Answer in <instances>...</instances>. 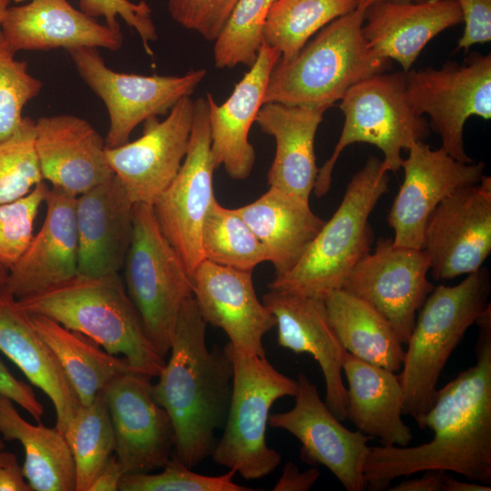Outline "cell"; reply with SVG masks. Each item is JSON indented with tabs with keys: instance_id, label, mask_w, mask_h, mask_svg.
<instances>
[{
	"instance_id": "cell-41",
	"label": "cell",
	"mask_w": 491,
	"mask_h": 491,
	"mask_svg": "<svg viewBox=\"0 0 491 491\" xmlns=\"http://www.w3.org/2000/svg\"><path fill=\"white\" fill-rule=\"evenodd\" d=\"M49 187L45 181L26 195L0 204V265L10 270L28 247L34 224Z\"/></svg>"
},
{
	"instance_id": "cell-35",
	"label": "cell",
	"mask_w": 491,
	"mask_h": 491,
	"mask_svg": "<svg viewBox=\"0 0 491 491\" xmlns=\"http://www.w3.org/2000/svg\"><path fill=\"white\" fill-rule=\"evenodd\" d=\"M201 246L204 259L241 271L253 272L267 261L264 246L236 208L223 206L215 197L203 224Z\"/></svg>"
},
{
	"instance_id": "cell-31",
	"label": "cell",
	"mask_w": 491,
	"mask_h": 491,
	"mask_svg": "<svg viewBox=\"0 0 491 491\" xmlns=\"http://www.w3.org/2000/svg\"><path fill=\"white\" fill-rule=\"evenodd\" d=\"M0 436L22 445L23 472L32 491H75V462L65 435L56 426L30 424L1 395Z\"/></svg>"
},
{
	"instance_id": "cell-34",
	"label": "cell",
	"mask_w": 491,
	"mask_h": 491,
	"mask_svg": "<svg viewBox=\"0 0 491 491\" xmlns=\"http://www.w3.org/2000/svg\"><path fill=\"white\" fill-rule=\"evenodd\" d=\"M357 8V0H276L266 17L264 42L294 58L310 38L335 19Z\"/></svg>"
},
{
	"instance_id": "cell-52",
	"label": "cell",
	"mask_w": 491,
	"mask_h": 491,
	"mask_svg": "<svg viewBox=\"0 0 491 491\" xmlns=\"http://www.w3.org/2000/svg\"><path fill=\"white\" fill-rule=\"evenodd\" d=\"M9 270L0 265V286L5 285L8 276Z\"/></svg>"
},
{
	"instance_id": "cell-50",
	"label": "cell",
	"mask_w": 491,
	"mask_h": 491,
	"mask_svg": "<svg viewBox=\"0 0 491 491\" xmlns=\"http://www.w3.org/2000/svg\"><path fill=\"white\" fill-rule=\"evenodd\" d=\"M490 485L481 484L473 481H459L454 476L445 473L443 478L442 491H490Z\"/></svg>"
},
{
	"instance_id": "cell-25",
	"label": "cell",
	"mask_w": 491,
	"mask_h": 491,
	"mask_svg": "<svg viewBox=\"0 0 491 491\" xmlns=\"http://www.w3.org/2000/svg\"><path fill=\"white\" fill-rule=\"evenodd\" d=\"M75 197L59 187L49 188L43 225L5 284L17 300L77 276Z\"/></svg>"
},
{
	"instance_id": "cell-39",
	"label": "cell",
	"mask_w": 491,
	"mask_h": 491,
	"mask_svg": "<svg viewBox=\"0 0 491 491\" xmlns=\"http://www.w3.org/2000/svg\"><path fill=\"white\" fill-rule=\"evenodd\" d=\"M0 30V142L21 125L25 105L41 92L42 82L28 72V64L15 58Z\"/></svg>"
},
{
	"instance_id": "cell-9",
	"label": "cell",
	"mask_w": 491,
	"mask_h": 491,
	"mask_svg": "<svg viewBox=\"0 0 491 491\" xmlns=\"http://www.w3.org/2000/svg\"><path fill=\"white\" fill-rule=\"evenodd\" d=\"M123 269L126 292L144 328L165 357L183 304L193 296V283L150 205H134L133 238Z\"/></svg>"
},
{
	"instance_id": "cell-6",
	"label": "cell",
	"mask_w": 491,
	"mask_h": 491,
	"mask_svg": "<svg viewBox=\"0 0 491 491\" xmlns=\"http://www.w3.org/2000/svg\"><path fill=\"white\" fill-rule=\"evenodd\" d=\"M490 274L482 266L452 286H435L419 309L398 378L404 414L421 429L436 396L440 374L467 329L490 305Z\"/></svg>"
},
{
	"instance_id": "cell-2",
	"label": "cell",
	"mask_w": 491,
	"mask_h": 491,
	"mask_svg": "<svg viewBox=\"0 0 491 491\" xmlns=\"http://www.w3.org/2000/svg\"><path fill=\"white\" fill-rule=\"evenodd\" d=\"M206 325L195 298L188 297L178 316L170 357L152 385L173 424L174 456L192 469L212 455L215 431L225 425L232 395V360L225 347H207Z\"/></svg>"
},
{
	"instance_id": "cell-30",
	"label": "cell",
	"mask_w": 491,
	"mask_h": 491,
	"mask_svg": "<svg viewBox=\"0 0 491 491\" xmlns=\"http://www.w3.org/2000/svg\"><path fill=\"white\" fill-rule=\"evenodd\" d=\"M236 210L264 246L275 276L297 264L325 224L309 202L275 187Z\"/></svg>"
},
{
	"instance_id": "cell-27",
	"label": "cell",
	"mask_w": 491,
	"mask_h": 491,
	"mask_svg": "<svg viewBox=\"0 0 491 491\" xmlns=\"http://www.w3.org/2000/svg\"><path fill=\"white\" fill-rule=\"evenodd\" d=\"M0 350L51 400L55 426L65 435L81 406L57 357L34 327L30 315L0 286Z\"/></svg>"
},
{
	"instance_id": "cell-7",
	"label": "cell",
	"mask_w": 491,
	"mask_h": 491,
	"mask_svg": "<svg viewBox=\"0 0 491 491\" xmlns=\"http://www.w3.org/2000/svg\"><path fill=\"white\" fill-rule=\"evenodd\" d=\"M225 349L233 364L232 395L224 433L211 456L245 479H259L282 460L266 441L270 409L280 397L295 396L297 382L280 373L266 356L246 353L229 342Z\"/></svg>"
},
{
	"instance_id": "cell-12",
	"label": "cell",
	"mask_w": 491,
	"mask_h": 491,
	"mask_svg": "<svg viewBox=\"0 0 491 491\" xmlns=\"http://www.w3.org/2000/svg\"><path fill=\"white\" fill-rule=\"evenodd\" d=\"M215 168L211 152L208 104L205 97H198L194 101L191 135L182 165L152 205L161 231L191 277L204 260L201 233L215 198L213 174Z\"/></svg>"
},
{
	"instance_id": "cell-49",
	"label": "cell",
	"mask_w": 491,
	"mask_h": 491,
	"mask_svg": "<svg viewBox=\"0 0 491 491\" xmlns=\"http://www.w3.org/2000/svg\"><path fill=\"white\" fill-rule=\"evenodd\" d=\"M413 479H405L388 488L391 491H442L443 478L446 472L430 470Z\"/></svg>"
},
{
	"instance_id": "cell-16",
	"label": "cell",
	"mask_w": 491,
	"mask_h": 491,
	"mask_svg": "<svg viewBox=\"0 0 491 491\" xmlns=\"http://www.w3.org/2000/svg\"><path fill=\"white\" fill-rule=\"evenodd\" d=\"M193 117L194 100L184 97L164 120H145L136 140L105 149L111 170L134 205H153L174 180L187 152Z\"/></svg>"
},
{
	"instance_id": "cell-14",
	"label": "cell",
	"mask_w": 491,
	"mask_h": 491,
	"mask_svg": "<svg viewBox=\"0 0 491 491\" xmlns=\"http://www.w3.org/2000/svg\"><path fill=\"white\" fill-rule=\"evenodd\" d=\"M422 249L435 280L479 270L491 253V177L449 195L430 215Z\"/></svg>"
},
{
	"instance_id": "cell-11",
	"label": "cell",
	"mask_w": 491,
	"mask_h": 491,
	"mask_svg": "<svg viewBox=\"0 0 491 491\" xmlns=\"http://www.w3.org/2000/svg\"><path fill=\"white\" fill-rule=\"evenodd\" d=\"M67 53L80 77L106 107V148L127 143L134 129L145 120L167 115L182 98L194 93L206 75L203 68L183 75L119 73L106 65L96 48L76 47Z\"/></svg>"
},
{
	"instance_id": "cell-4",
	"label": "cell",
	"mask_w": 491,
	"mask_h": 491,
	"mask_svg": "<svg viewBox=\"0 0 491 491\" xmlns=\"http://www.w3.org/2000/svg\"><path fill=\"white\" fill-rule=\"evenodd\" d=\"M388 184L389 172L382 160L370 156L297 264L275 276L269 290L324 299L330 291L342 288L354 266L371 252L374 234L369 217L388 192Z\"/></svg>"
},
{
	"instance_id": "cell-29",
	"label": "cell",
	"mask_w": 491,
	"mask_h": 491,
	"mask_svg": "<svg viewBox=\"0 0 491 491\" xmlns=\"http://www.w3.org/2000/svg\"><path fill=\"white\" fill-rule=\"evenodd\" d=\"M343 373L347 382L346 418L383 446H408L413 435L402 418L404 396L398 375L346 351Z\"/></svg>"
},
{
	"instance_id": "cell-36",
	"label": "cell",
	"mask_w": 491,
	"mask_h": 491,
	"mask_svg": "<svg viewBox=\"0 0 491 491\" xmlns=\"http://www.w3.org/2000/svg\"><path fill=\"white\" fill-rule=\"evenodd\" d=\"M65 436L75 468V491H88L115 448L114 428L104 392L81 405Z\"/></svg>"
},
{
	"instance_id": "cell-28",
	"label": "cell",
	"mask_w": 491,
	"mask_h": 491,
	"mask_svg": "<svg viewBox=\"0 0 491 491\" xmlns=\"http://www.w3.org/2000/svg\"><path fill=\"white\" fill-rule=\"evenodd\" d=\"M326 110L323 106L280 103L262 105L256 122L276 141V154L267 174L269 187L309 202L318 173L315 137Z\"/></svg>"
},
{
	"instance_id": "cell-8",
	"label": "cell",
	"mask_w": 491,
	"mask_h": 491,
	"mask_svg": "<svg viewBox=\"0 0 491 491\" xmlns=\"http://www.w3.org/2000/svg\"><path fill=\"white\" fill-rule=\"evenodd\" d=\"M345 115L340 137L330 157L318 168L313 192L322 197L330 189L341 153L355 143L376 146L384 155V167L396 173L402 151L429 135V123L417 115L407 97L405 73H379L350 87L340 99Z\"/></svg>"
},
{
	"instance_id": "cell-42",
	"label": "cell",
	"mask_w": 491,
	"mask_h": 491,
	"mask_svg": "<svg viewBox=\"0 0 491 491\" xmlns=\"http://www.w3.org/2000/svg\"><path fill=\"white\" fill-rule=\"evenodd\" d=\"M80 10L91 17H104L105 25L114 29H121L118 17L135 29L140 36L144 49L153 55L150 42L157 40V32L152 18L150 5L142 0H79Z\"/></svg>"
},
{
	"instance_id": "cell-23",
	"label": "cell",
	"mask_w": 491,
	"mask_h": 491,
	"mask_svg": "<svg viewBox=\"0 0 491 491\" xmlns=\"http://www.w3.org/2000/svg\"><path fill=\"white\" fill-rule=\"evenodd\" d=\"M279 59L280 54L263 42L255 63L223 104L218 105L210 93L205 95L213 159L234 180L246 179L253 170L256 152L248 135Z\"/></svg>"
},
{
	"instance_id": "cell-18",
	"label": "cell",
	"mask_w": 491,
	"mask_h": 491,
	"mask_svg": "<svg viewBox=\"0 0 491 491\" xmlns=\"http://www.w3.org/2000/svg\"><path fill=\"white\" fill-rule=\"evenodd\" d=\"M402 162L404 181L387 215L394 245L422 248L426 223L436 206L456 190L478 183L483 162L464 163L441 147L416 142Z\"/></svg>"
},
{
	"instance_id": "cell-3",
	"label": "cell",
	"mask_w": 491,
	"mask_h": 491,
	"mask_svg": "<svg viewBox=\"0 0 491 491\" xmlns=\"http://www.w3.org/2000/svg\"><path fill=\"white\" fill-rule=\"evenodd\" d=\"M30 315L47 316L79 332L129 366L151 378L165 359L148 337L119 274L103 277L76 276L33 296L18 299Z\"/></svg>"
},
{
	"instance_id": "cell-22",
	"label": "cell",
	"mask_w": 491,
	"mask_h": 491,
	"mask_svg": "<svg viewBox=\"0 0 491 491\" xmlns=\"http://www.w3.org/2000/svg\"><path fill=\"white\" fill-rule=\"evenodd\" d=\"M35 147L44 181L77 196L110 179L105 142L85 119L73 115L35 121Z\"/></svg>"
},
{
	"instance_id": "cell-5",
	"label": "cell",
	"mask_w": 491,
	"mask_h": 491,
	"mask_svg": "<svg viewBox=\"0 0 491 491\" xmlns=\"http://www.w3.org/2000/svg\"><path fill=\"white\" fill-rule=\"evenodd\" d=\"M365 10L340 16L316 33L291 60L274 66L265 103L327 109L358 82L383 73L389 60L376 55L363 33Z\"/></svg>"
},
{
	"instance_id": "cell-43",
	"label": "cell",
	"mask_w": 491,
	"mask_h": 491,
	"mask_svg": "<svg viewBox=\"0 0 491 491\" xmlns=\"http://www.w3.org/2000/svg\"><path fill=\"white\" fill-rule=\"evenodd\" d=\"M238 0H168L171 18L182 27L215 42Z\"/></svg>"
},
{
	"instance_id": "cell-44",
	"label": "cell",
	"mask_w": 491,
	"mask_h": 491,
	"mask_svg": "<svg viewBox=\"0 0 491 491\" xmlns=\"http://www.w3.org/2000/svg\"><path fill=\"white\" fill-rule=\"evenodd\" d=\"M465 21L456 50H467L474 45L491 40V0H456Z\"/></svg>"
},
{
	"instance_id": "cell-19",
	"label": "cell",
	"mask_w": 491,
	"mask_h": 491,
	"mask_svg": "<svg viewBox=\"0 0 491 491\" xmlns=\"http://www.w3.org/2000/svg\"><path fill=\"white\" fill-rule=\"evenodd\" d=\"M192 283L193 297L205 321L225 331L233 346L266 356L263 337L276 326V318L258 300L252 272L204 259Z\"/></svg>"
},
{
	"instance_id": "cell-24",
	"label": "cell",
	"mask_w": 491,
	"mask_h": 491,
	"mask_svg": "<svg viewBox=\"0 0 491 491\" xmlns=\"http://www.w3.org/2000/svg\"><path fill=\"white\" fill-rule=\"evenodd\" d=\"M0 30L15 53L76 47L115 51L124 41L121 29L98 23L67 0H31L7 6Z\"/></svg>"
},
{
	"instance_id": "cell-13",
	"label": "cell",
	"mask_w": 491,
	"mask_h": 491,
	"mask_svg": "<svg viewBox=\"0 0 491 491\" xmlns=\"http://www.w3.org/2000/svg\"><path fill=\"white\" fill-rule=\"evenodd\" d=\"M429 270L422 248L380 238L374 252L354 266L342 288L378 311L406 345L419 309L435 287L427 278Z\"/></svg>"
},
{
	"instance_id": "cell-21",
	"label": "cell",
	"mask_w": 491,
	"mask_h": 491,
	"mask_svg": "<svg viewBox=\"0 0 491 491\" xmlns=\"http://www.w3.org/2000/svg\"><path fill=\"white\" fill-rule=\"evenodd\" d=\"M77 276L119 274L131 246L134 204L116 175L75 197Z\"/></svg>"
},
{
	"instance_id": "cell-46",
	"label": "cell",
	"mask_w": 491,
	"mask_h": 491,
	"mask_svg": "<svg viewBox=\"0 0 491 491\" xmlns=\"http://www.w3.org/2000/svg\"><path fill=\"white\" fill-rule=\"evenodd\" d=\"M320 476L319 470L312 466L306 471H300L297 466L289 461L283 469L274 491H307Z\"/></svg>"
},
{
	"instance_id": "cell-48",
	"label": "cell",
	"mask_w": 491,
	"mask_h": 491,
	"mask_svg": "<svg viewBox=\"0 0 491 491\" xmlns=\"http://www.w3.org/2000/svg\"><path fill=\"white\" fill-rule=\"evenodd\" d=\"M124 475L125 472L115 454L112 455L91 484L88 491H116Z\"/></svg>"
},
{
	"instance_id": "cell-47",
	"label": "cell",
	"mask_w": 491,
	"mask_h": 491,
	"mask_svg": "<svg viewBox=\"0 0 491 491\" xmlns=\"http://www.w3.org/2000/svg\"><path fill=\"white\" fill-rule=\"evenodd\" d=\"M0 491H32L15 456L0 450Z\"/></svg>"
},
{
	"instance_id": "cell-20",
	"label": "cell",
	"mask_w": 491,
	"mask_h": 491,
	"mask_svg": "<svg viewBox=\"0 0 491 491\" xmlns=\"http://www.w3.org/2000/svg\"><path fill=\"white\" fill-rule=\"evenodd\" d=\"M263 303L276 318L278 346L315 358L325 379V403L339 420L346 419V387L342 377L346 350L333 329L324 299L269 290Z\"/></svg>"
},
{
	"instance_id": "cell-53",
	"label": "cell",
	"mask_w": 491,
	"mask_h": 491,
	"mask_svg": "<svg viewBox=\"0 0 491 491\" xmlns=\"http://www.w3.org/2000/svg\"><path fill=\"white\" fill-rule=\"evenodd\" d=\"M10 0H0V23L5 10L9 6Z\"/></svg>"
},
{
	"instance_id": "cell-45",
	"label": "cell",
	"mask_w": 491,
	"mask_h": 491,
	"mask_svg": "<svg viewBox=\"0 0 491 491\" xmlns=\"http://www.w3.org/2000/svg\"><path fill=\"white\" fill-rule=\"evenodd\" d=\"M0 395L8 397L26 410L37 422L44 415V406L30 386L15 378L0 360Z\"/></svg>"
},
{
	"instance_id": "cell-1",
	"label": "cell",
	"mask_w": 491,
	"mask_h": 491,
	"mask_svg": "<svg viewBox=\"0 0 491 491\" xmlns=\"http://www.w3.org/2000/svg\"><path fill=\"white\" fill-rule=\"evenodd\" d=\"M476 362L436 392L424 419L432 439L415 446H370L364 466L366 489L439 470L491 483V305L477 319Z\"/></svg>"
},
{
	"instance_id": "cell-17",
	"label": "cell",
	"mask_w": 491,
	"mask_h": 491,
	"mask_svg": "<svg viewBox=\"0 0 491 491\" xmlns=\"http://www.w3.org/2000/svg\"><path fill=\"white\" fill-rule=\"evenodd\" d=\"M151 379L128 371L116 376L104 392L114 428L115 453L125 474L161 469L175 448L172 421L155 400Z\"/></svg>"
},
{
	"instance_id": "cell-10",
	"label": "cell",
	"mask_w": 491,
	"mask_h": 491,
	"mask_svg": "<svg viewBox=\"0 0 491 491\" xmlns=\"http://www.w3.org/2000/svg\"><path fill=\"white\" fill-rule=\"evenodd\" d=\"M406 89L414 111L429 116L441 148L464 163V127L471 116L491 118V55L474 53L461 65L447 63L405 73Z\"/></svg>"
},
{
	"instance_id": "cell-32",
	"label": "cell",
	"mask_w": 491,
	"mask_h": 491,
	"mask_svg": "<svg viewBox=\"0 0 491 491\" xmlns=\"http://www.w3.org/2000/svg\"><path fill=\"white\" fill-rule=\"evenodd\" d=\"M324 303L333 329L346 352L391 372L401 370L403 344L378 311L343 288L327 293Z\"/></svg>"
},
{
	"instance_id": "cell-40",
	"label": "cell",
	"mask_w": 491,
	"mask_h": 491,
	"mask_svg": "<svg viewBox=\"0 0 491 491\" xmlns=\"http://www.w3.org/2000/svg\"><path fill=\"white\" fill-rule=\"evenodd\" d=\"M157 474H125L119 483L121 491H252L234 482L235 472L205 476L192 471L174 455Z\"/></svg>"
},
{
	"instance_id": "cell-33",
	"label": "cell",
	"mask_w": 491,
	"mask_h": 491,
	"mask_svg": "<svg viewBox=\"0 0 491 491\" xmlns=\"http://www.w3.org/2000/svg\"><path fill=\"white\" fill-rule=\"evenodd\" d=\"M30 317L57 357L81 405L92 403L119 375L134 371L123 356L109 354L88 336L42 315Z\"/></svg>"
},
{
	"instance_id": "cell-54",
	"label": "cell",
	"mask_w": 491,
	"mask_h": 491,
	"mask_svg": "<svg viewBox=\"0 0 491 491\" xmlns=\"http://www.w3.org/2000/svg\"><path fill=\"white\" fill-rule=\"evenodd\" d=\"M4 447H5V446H4V444H3V442H2V440L0 438V450H3Z\"/></svg>"
},
{
	"instance_id": "cell-26",
	"label": "cell",
	"mask_w": 491,
	"mask_h": 491,
	"mask_svg": "<svg viewBox=\"0 0 491 491\" xmlns=\"http://www.w3.org/2000/svg\"><path fill=\"white\" fill-rule=\"evenodd\" d=\"M462 21L456 0L384 1L365 10L362 33L376 55L406 73L434 37Z\"/></svg>"
},
{
	"instance_id": "cell-37",
	"label": "cell",
	"mask_w": 491,
	"mask_h": 491,
	"mask_svg": "<svg viewBox=\"0 0 491 491\" xmlns=\"http://www.w3.org/2000/svg\"><path fill=\"white\" fill-rule=\"evenodd\" d=\"M276 0H238L215 40L214 62L217 68H248L264 42V27Z\"/></svg>"
},
{
	"instance_id": "cell-51",
	"label": "cell",
	"mask_w": 491,
	"mask_h": 491,
	"mask_svg": "<svg viewBox=\"0 0 491 491\" xmlns=\"http://www.w3.org/2000/svg\"><path fill=\"white\" fill-rule=\"evenodd\" d=\"M384 1H393V2H418V1H423V0H357V8L362 9V10H366V9L368 8L370 5H374V4H376V3H379V2H384Z\"/></svg>"
},
{
	"instance_id": "cell-15",
	"label": "cell",
	"mask_w": 491,
	"mask_h": 491,
	"mask_svg": "<svg viewBox=\"0 0 491 491\" xmlns=\"http://www.w3.org/2000/svg\"><path fill=\"white\" fill-rule=\"evenodd\" d=\"M296 382L294 406L269 415L268 425L297 438L301 459L326 467L347 491L366 490L364 466L372 438L344 426L305 374Z\"/></svg>"
},
{
	"instance_id": "cell-38",
	"label": "cell",
	"mask_w": 491,
	"mask_h": 491,
	"mask_svg": "<svg viewBox=\"0 0 491 491\" xmlns=\"http://www.w3.org/2000/svg\"><path fill=\"white\" fill-rule=\"evenodd\" d=\"M35 135V121L25 116L15 133L0 142V204L24 197L44 181Z\"/></svg>"
}]
</instances>
